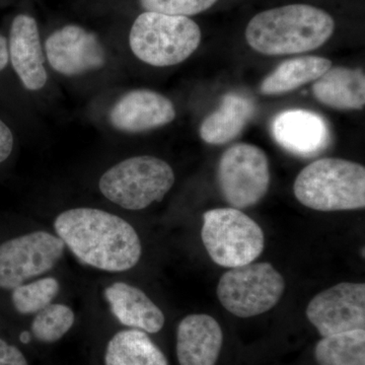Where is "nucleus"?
<instances>
[{"instance_id": "obj_9", "label": "nucleus", "mask_w": 365, "mask_h": 365, "mask_svg": "<svg viewBox=\"0 0 365 365\" xmlns=\"http://www.w3.org/2000/svg\"><path fill=\"white\" fill-rule=\"evenodd\" d=\"M66 251L57 235L39 232L14 237L0 245V288L13 290L26 281L49 272Z\"/></svg>"}, {"instance_id": "obj_2", "label": "nucleus", "mask_w": 365, "mask_h": 365, "mask_svg": "<svg viewBox=\"0 0 365 365\" xmlns=\"http://www.w3.org/2000/svg\"><path fill=\"white\" fill-rule=\"evenodd\" d=\"M335 31L330 14L309 4H289L256 14L246 29L255 51L268 56L300 54L325 44Z\"/></svg>"}, {"instance_id": "obj_4", "label": "nucleus", "mask_w": 365, "mask_h": 365, "mask_svg": "<svg viewBox=\"0 0 365 365\" xmlns=\"http://www.w3.org/2000/svg\"><path fill=\"white\" fill-rule=\"evenodd\" d=\"M200 42V28L188 16L150 11L138 16L129 35L133 54L155 67L182 63L196 51Z\"/></svg>"}, {"instance_id": "obj_16", "label": "nucleus", "mask_w": 365, "mask_h": 365, "mask_svg": "<svg viewBox=\"0 0 365 365\" xmlns=\"http://www.w3.org/2000/svg\"><path fill=\"white\" fill-rule=\"evenodd\" d=\"M105 297L122 325L150 334L160 332L165 326V314L160 307L133 285L113 283L106 288Z\"/></svg>"}, {"instance_id": "obj_19", "label": "nucleus", "mask_w": 365, "mask_h": 365, "mask_svg": "<svg viewBox=\"0 0 365 365\" xmlns=\"http://www.w3.org/2000/svg\"><path fill=\"white\" fill-rule=\"evenodd\" d=\"M330 67V60L319 56H304L288 59L276 67L264 78L261 93L266 96L283 95L302 86L317 81Z\"/></svg>"}, {"instance_id": "obj_22", "label": "nucleus", "mask_w": 365, "mask_h": 365, "mask_svg": "<svg viewBox=\"0 0 365 365\" xmlns=\"http://www.w3.org/2000/svg\"><path fill=\"white\" fill-rule=\"evenodd\" d=\"M76 321L71 307L61 304H50L36 314L31 330L34 337L43 343H54L71 330Z\"/></svg>"}, {"instance_id": "obj_15", "label": "nucleus", "mask_w": 365, "mask_h": 365, "mask_svg": "<svg viewBox=\"0 0 365 365\" xmlns=\"http://www.w3.org/2000/svg\"><path fill=\"white\" fill-rule=\"evenodd\" d=\"M222 330L208 314H190L177 330V356L180 365H215L222 351Z\"/></svg>"}, {"instance_id": "obj_5", "label": "nucleus", "mask_w": 365, "mask_h": 365, "mask_svg": "<svg viewBox=\"0 0 365 365\" xmlns=\"http://www.w3.org/2000/svg\"><path fill=\"white\" fill-rule=\"evenodd\" d=\"M175 184L172 167L151 155H140L117 163L98 182L103 195L127 210H143L160 202Z\"/></svg>"}, {"instance_id": "obj_25", "label": "nucleus", "mask_w": 365, "mask_h": 365, "mask_svg": "<svg viewBox=\"0 0 365 365\" xmlns=\"http://www.w3.org/2000/svg\"><path fill=\"white\" fill-rule=\"evenodd\" d=\"M0 365H29L25 355L16 346L0 338Z\"/></svg>"}, {"instance_id": "obj_14", "label": "nucleus", "mask_w": 365, "mask_h": 365, "mask_svg": "<svg viewBox=\"0 0 365 365\" xmlns=\"http://www.w3.org/2000/svg\"><path fill=\"white\" fill-rule=\"evenodd\" d=\"M9 56L14 71L29 91H39L47 83L45 57L39 28L32 16L19 14L9 34Z\"/></svg>"}, {"instance_id": "obj_23", "label": "nucleus", "mask_w": 365, "mask_h": 365, "mask_svg": "<svg viewBox=\"0 0 365 365\" xmlns=\"http://www.w3.org/2000/svg\"><path fill=\"white\" fill-rule=\"evenodd\" d=\"M60 284L56 278L45 277L21 284L13 289L11 299L14 309L21 314H37L52 304L58 295Z\"/></svg>"}, {"instance_id": "obj_17", "label": "nucleus", "mask_w": 365, "mask_h": 365, "mask_svg": "<svg viewBox=\"0 0 365 365\" xmlns=\"http://www.w3.org/2000/svg\"><path fill=\"white\" fill-rule=\"evenodd\" d=\"M314 97L336 110H361L365 105V76L361 69L330 67L313 85Z\"/></svg>"}, {"instance_id": "obj_13", "label": "nucleus", "mask_w": 365, "mask_h": 365, "mask_svg": "<svg viewBox=\"0 0 365 365\" xmlns=\"http://www.w3.org/2000/svg\"><path fill=\"white\" fill-rule=\"evenodd\" d=\"M271 132L281 148L302 158L316 157L330 143V129L326 120L307 110L279 113L273 119Z\"/></svg>"}, {"instance_id": "obj_10", "label": "nucleus", "mask_w": 365, "mask_h": 365, "mask_svg": "<svg viewBox=\"0 0 365 365\" xmlns=\"http://www.w3.org/2000/svg\"><path fill=\"white\" fill-rule=\"evenodd\" d=\"M307 317L322 337L364 330L365 285L343 282L319 292L309 302Z\"/></svg>"}, {"instance_id": "obj_1", "label": "nucleus", "mask_w": 365, "mask_h": 365, "mask_svg": "<svg viewBox=\"0 0 365 365\" xmlns=\"http://www.w3.org/2000/svg\"><path fill=\"white\" fill-rule=\"evenodd\" d=\"M55 232L79 261L98 270L123 272L140 260L143 247L130 223L107 211L74 208L54 222Z\"/></svg>"}, {"instance_id": "obj_18", "label": "nucleus", "mask_w": 365, "mask_h": 365, "mask_svg": "<svg viewBox=\"0 0 365 365\" xmlns=\"http://www.w3.org/2000/svg\"><path fill=\"white\" fill-rule=\"evenodd\" d=\"M254 114L251 98L241 93H227L220 108L203 120L199 133L203 141L212 145L230 143L244 130Z\"/></svg>"}, {"instance_id": "obj_20", "label": "nucleus", "mask_w": 365, "mask_h": 365, "mask_svg": "<svg viewBox=\"0 0 365 365\" xmlns=\"http://www.w3.org/2000/svg\"><path fill=\"white\" fill-rule=\"evenodd\" d=\"M106 365H169L162 350L143 331H120L108 343Z\"/></svg>"}, {"instance_id": "obj_21", "label": "nucleus", "mask_w": 365, "mask_h": 365, "mask_svg": "<svg viewBox=\"0 0 365 365\" xmlns=\"http://www.w3.org/2000/svg\"><path fill=\"white\" fill-rule=\"evenodd\" d=\"M319 365H365V331L327 336L314 350Z\"/></svg>"}, {"instance_id": "obj_12", "label": "nucleus", "mask_w": 365, "mask_h": 365, "mask_svg": "<svg viewBox=\"0 0 365 365\" xmlns=\"http://www.w3.org/2000/svg\"><path fill=\"white\" fill-rule=\"evenodd\" d=\"M110 123L117 130L141 133L174 121L176 109L165 96L150 90H134L122 96L110 111Z\"/></svg>"}, {"instance_id": "obj_3", "label": "nucleus", "mask_w": 365, "mask_h": 365, "mask_svg": "<svg viewBox=\"0 0 365 365\" xmlns=\"http://www.w3.org/2000/svg\"><path fill=\"white\" fill-rule=\"evenodd\" d=\"M294 195L318 211L365 207V169L360 163L327 158L307 165L295 179Z\"/></svg>"}, {"instance_id": "obj_24", "label": "nucleus", "mask_w": 365, "mask_h": 365, "mask_svg": "<svg viewBox=\"0 0 365 365\" xmlns=\"http://www.w3.org/2000/svg\"><path fill=\"white\" fill-rule=\"evenodd\" d=\"M144 11L169 16H195L215 6L217 0H139Z\"/></svg>"}, {"instance_id": "obj_8", "label": "nucleus", "mask_w": 365, "mask_h": 365, "mask_svg": "<svg viewBox=\"0 0 365 365\" xmlns=\"http://www.w3.org/2000/svg\"><path fill=\"white\" fill-rule=\"evenodd\" d=\"M267 155L258 146L237 143L228 148L218 163L217 182L232 207L245 209L260 202L270 186Z\"/></svg>"}, {"instance_id": "obj_26", "label": "nucleus", "mask_w": 365, "mask_h": 365, "mask_svg": "<svg viewBox=\"0 0 365 365\" xmlns=\"http://www.w3.org/2000/svg\"><path fill=\"white\" fill-rule=\"evenodd\" d=\"M14 148V136L11 129L0 120V163L9 158Z\"/></svg>"}, {"instance_id": "obj_6", "label": "nucleus", "mask_w": 365, "mask_h": 365, "mask_svg": "<svg viewBox=\"0 0 365 365\" xmlns=\"http://www.w3.org/2000/svg\"><path fill=\"white\" fill-rule=\"evenodd\" d=\"M201 237L211 260L227 268L253 263L265 247L260 225L234 207L206 211Z\"/></svg>"}, {"instance_id": "obj_11", "label": "nucleus", "mask_w": 365, "mask_h": 365, "mask_svg": "<svg viewBox=\"0 0 365 365\" xmlns=\"http://www.w3.org/2000/svg\"><path fill=\"white\" fill-rule=\"evenodd\" d=\"M45 53L55 71L71 78L103 68L107 62L97 36L76 25L63 26L51 34L46 40Z\"/></svg>"}, {"instance_id": "obj_27", "label": "nucleus", "mask_w": 365, "mask_h": 365, "mask_svg": "<svg viewBox=\"0 0 365 365\" xmlns=\"http://www.w3.org/2000/svg\"><path fill=\"white\" fill-rule=\"evenodd\" d=\"M9 45L4 36L0 35V71L6 68L9 63Z\"/></svg>"}, {"instance_id": "obj_7", "label": "nucleus", "mask_w": 365, "mask_h": 365, "mask_svg": "<svg viewBox=\"0 0 365 365\" xmlns=\"http://www.w3.org/2000/svg\"><path fill=\"white\" fill-rule=\"evenodd\" d=\"M285 290L282 275L270 263H250L232 268L220 278L217 297L227 311L251 318L270 311Z\"/></svg>"}]
</instances>
